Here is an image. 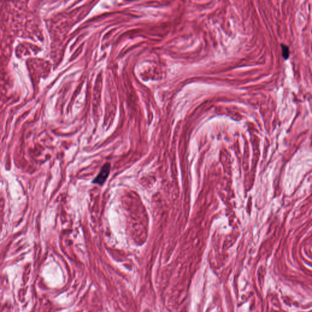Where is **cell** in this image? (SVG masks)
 Returning <instances> with one entry per match:
<instances>
[{
	"instance_id": "cell-1",
	"label": "cell",
	"mask_w": 312,
	"mask_h": 312,
	"mask_svg": "<svg viewBox=\"0 0 312 312\" xmlns=\"http://www.w3.org/2000/svg\"><path fill=\"white\" fill-rule=\"evenodd\" d=\"M110 170V165L108 163H105L102 167L99 174L94 180L93 183L98 185H103L105 182L107 177L108 176Z\"/></svg>"
},
{
	"instance_id": "cell-2",
	"label": "cell",
	"mask_w": 312,
	"mask_h": 312,
	"mask_svg": "<svg viewBox=\"0 0 312 312\" xmlns=\"http://www.w3.org/2000/svg\"><path fill=\"white\" fill-rule=\"evenodd\" d=\"M282 46V56L285 59H287L289 57V49L288 47L283 45Z\"/></svg>"
}]
</instances>
